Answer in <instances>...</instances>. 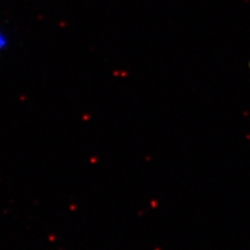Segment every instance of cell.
Wrapping results in <instances>:
<instances>
[{
    "instance_id": "obj_2",
    "label": "cell",
    "mask_w": 250,
    "mask_h": 250,
    "mask_svg": "<svg viewBox=\"0 0 250 250\" xmlns=\"http://www.w3.org/2000/svg\"><path fill=\"white\" fill-rule=\"evenodd\" d=\"M249 67H250V65H249Z\"/></svg>"
},
{
    "instance_id": "obj_1",
    "label": "cell",
    "mask_w": 250,
    "mask_h": 250,
    "mask_svg": "<svg viewBox=\"0 0 250 250\" xmlns=\"http://www.w3.org/2000/svg\"><path fill=\"white\" fill-rule=\"evenodd\" d=\"M10 44H11L10 36L7 35L6 30L2 26H0V53H2L3 51H5L7 48H9Z\"/></svg>"
}]
</instances>
